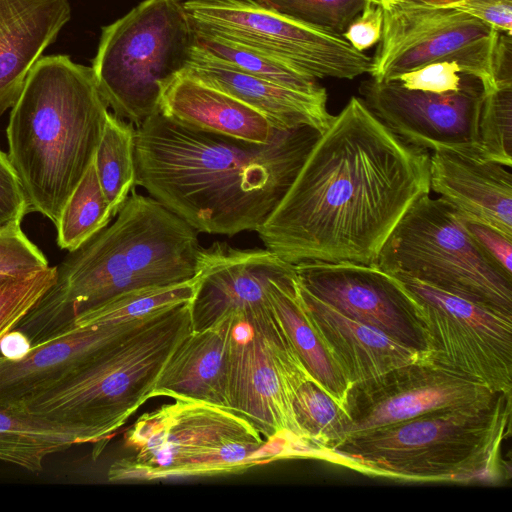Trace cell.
Segmentation results:
<instances>
[{"instance_id":"1","label":"cell","mask_w":512,"mask_h":512,"mask_svg":"<svg viewBox=\"0 0 512 512\" xmlns=\"http://www.w3.org/2000/svg\"><path fill=\"white\" fill-rule=\"evenodd\" d=\"M429 157L352 96L256 232L293 265H374L406 211L430 193Z\"/></svg>"},{"instance_id":"2","label":"cell","mask_w":512,"mask_h":512,"mask_svg":"<svg viewBox=\"0 0 512 512\" xmlns=\"http://www.w3.org/2000/svg\"><path fill=\"white\" fill-rule=\"evenodd\" d=\"M321 135L277 130L265 144L182 126L156 112L135 127L136 185L198 233L257 231Z\"/></svg>"},{"instance_id":"3","label":"cell","mask_w":512,"mask_h":512,"mask_svg":"<svg viewBox=\"0 0 512 512\" xmlns=\"http://www.w3.org/2000/svg\"><path fill=\"white\" fill-rule=\"evenodd\" d=\"M198 232L132 192L116 219L56 265V279L15 329L32 345L69 333L80 313L123 292L197 275Z\"/></svg>"},{"instance_id":"4","label":"cell","mask_w":512,"mask_h":512,"mask_svg":"<svg viewBox=\"0 0 512 512\" xmlns=\"http://www.w3.org/2000/svg\"><path fill=\"white\" fill-rule=\"evenodd\" d=\"M108 113L92 67L67 55L41 57L34 64L6 130L7 155L28 212L57 224L94 160Z\"/></svg>"},{"instance_id":"5","label":"cell","mask_w":512,"mask_h":512,"mask_svg":"<svg viewBox=\"0 0 512 512\" xmlns=\"http://www.w3.org/2000/svg\"><path fill=\"white\" fill-rule=\"evenodd\" d=\"M510 422L511 393H498L349 435L322 458L400 481L495 483Z\"/></svg>"},{"instance_id":"6","label":"cell","mask_w":512,"mask_h":512,"mask_svg":"<svg viewBox=\"0 0 512 512\" xmlns=\"http://www.w3.org/2000/svg\"><path fill=\"white\" fill-rule=\"evenodd\" d=\"M190 302L147 317L112 340L65 383L19 406L79 430L93 444V458H98L115 433L150 399L162 368L192 331Z\"/></svg>"},{"instance_id":"7","label":"cell","mask_w":512,"mask_h":512,"mask_svg":"<svg viewBox=\"0 0 512 512\" xmlns=\"http://www.w3.org/2000/svg\"><path fill=\"white\" fill-rule=\"evenodd\" d=\"M174 400L144 413L127 430L124 445L134 454L111 464L110 482L230 475L296 458L289 446L264 439L228 407Z\"/></svg>"},{"instance_id":"8","label":"cell","mask_w":512,"mask_h":512,"mask_svg":"<svg viewBox=\"0 0 512 512\" xmlns=\"http://www.w3.org/2000/svg\"><path fill=\"white\" fill-rule=\"evenodd\" d=\"M512 317V275L466 230L455 207L422 196L406 211L374 264Z\"/></svg>"},{"instance_id":"9","label":"cell","mask_w":512,"mask_h":512,"mask_svg":"<svg viewBox=\"0 0 512 512\" xmlns=\"http://www.w3.org/2000/svg\"><path fill=\"white\" fill-rule=\"evenodd\" d=\"M193 44L182 0H144L102 27L91 67L112 113L136 127L158 112L161 86L184 69Z\"/></svg>"},{"instance_id":"10","label":"cell","mask_w":512,"mask_h":512,"mask_svg":"<svg viewBox=\"0 0 512 512\" xmlns=\"http://www.w3.org/2000/svg\"><path fill=\"white\" fill-rule=\"evenodd\" d=\"M226 360V406L268 441L289 446L297 458L314 457L299 427L293 398L313 379L268 303L232 312Z\"/></svg>"},{"instance_id":"11","label":"cell","mask_w":512,"mask_h":512,"mask_svg":"<svg viewBox=\"0 0 512 512\" xmlns=\"http://www.w3.org/2000/svg\"><path fill=\"white\" fill-rule=\"evenodd\" d=\"M390 274L408 297L423 335V362L497 393L512 391V317L400 272Z\"/></svg>"},{"instance_id":"12","label":"cell","mask_w":512,"mask_h":512,"mask_svg":"<svg viewBox=\"0 0 512 512\" xmlns=\"http://www.w3.org/2000/svg\"><path fill=\"white\" fill-rule=\"evenodd\" d=\"M184 9L194 31L262 51L316 79L353 80L370 71L371 58L340 33L256 0H187Z\"/></svg>"},{"instance_id":"13","label":"cell","mask_w":512,"mask_h":512,"mask_svg":"<svg viewBox=\"0 0 512 512\" xmlns=\"http://www.w3.org/2000/svg\"><path fill=\"white\" fill-rule=\"evenodd\" d=\"M383 28L369 74L377 82L436 61H455L483 88L495 84L498 31L458 9L406 0L382 6Z\"/></svg>"},{"instance_id":"14","label":"cell","mask_w":512,"mask_h":512,"mask_svg":"<svg viewBox=\"0 0 512 512\" xmlns=\"http://www.w3.org/2000/svg\"><path fill=\"white\" fill-rule=\"evenodd\" d=\"M359 92L374 115L407 143L483 158L479 122L484 89L478 78L466 75L459 90L441 94L409 90L395 80L373 79L363 81Z\"/></svg>"},{"instance_id":"15","label":"cell","mask_w":512,"mask_h":512,"mask_svg":"<svg viewBox=\"0 0 512 512\" xmlns=\"http://www.w3.org/2000/svg\"><path fill=\"white\" fill-rule=\"evenodd\" d=\"M496 394L442 368L415 362L351 387L345 437L433 410L486 400Z\"/></svg>"},{"instance_id":"16","label":"cell","mask_w":512,"mask_h":512,"mask_svg":"<svg viewBox=\"0 0 512 512\" xmlns=\"http://www.w3.org/2000/svg\"><path fill=\"white\" fill-rule=\"evenodd\" d=\"M295 272L298 283L315 297L423 357L425 343L411 303L387 272L351 262H301L295 264Z\"/></svg>"},{"instance_id":"17","label":"cell","mask_w":512,"mask_h":512,"mask_svg":"<svg viewBox=\"0 0 512 512\" xmlns=\"http://www.w3.org/2000/svg\"><path fill=\"white\" fill-rule=\"evenodd\" d=\"M294 274L295 265L266 248L240 249L220 242L200 247L199 285L190 302L192 330H204L233 311L268 303L271 281Z\"/></svg>"},{"instance_id":"18","label":"cell","mask_w":512,"mask_h":512,"mask_svg":"<svg viewBox=\"0 0 512 512\" xmlns=\"http://www.w3.org/2000/svg\"><path fill=\"white\" fill-rule=\"evenodd\" d=\"M146 318L74 329L67 334L32 345L29 352L16 361L0 355V407L22 405L65 383L89 364L112 340Z\"/></svg>"},{"instance_id":"19","label":"cell","mask_w":512,"mask_h":512,"mask_svg":"<svg viewBox=\"0 0 512 512\" xmlns=\"http://www.w3.org/2000/svg\"><path fill=\"white\" fill-rule=\"evenodd\" d=\"M183 71L257 110L277 130L308 126L323 133L334 117L327 109L324 87L303 91L246 74L207 53L195 42Z\"/></svg>"},{"instance_id":"20","label":"cell","mask_w":512,"mask_h":512,"mask_svg":"<svg viewBox=\"0 0 512 512\" xmlns=\"http://www.w3.org/2000/svg\"><path fill=\"white\" fill-rule=\"evenodd\" d=\"M297 287L313 328L351 387L395 368L422 361L418 350L343 315L298 281Z\"/></svg>"},{"instance_id":"21","label":"cell","mask_w":512,"mask_h":512,"mask_svg":"<svg viewBox=\"0 0 512 512\" xmlns=\"http://www.w3.org/2000/svg\"><path fill=\"white\" fill-rule=\"evenodd\" d=\"M430 190L457 211L512 237V174L500 163L439 148L429 157Z\"/></svg>"},{"instance_id":"22","label":"cell","mask_w":512,"mask_h":512,"mask_svg":"<svg viewBox=\"0 0 512 512\" xmlns=\"http://www.w3.org/2000/svg\"><path fill=\"white\" fill-rule=\"evenodd\" d=\"M70 18L68 0H0V115L14 106L30 70Z\"/></svg>"},{"instance_id":"23","label":"cell","mask_w":512,"mask_h":512,"mask_svg":"<svg viewBox=\"0 0 512 512\" xmlns=\"http://www.w3.org/2000/svg\"><path fill=\"white\" fill-rule=\"evenodd\" d=\"M158 112L191 129L268 143L277 132L260 112L183 70L161 86Z\"/></svg>"},{"instance_id":"24","label":"cell","mask_w":512,"mask_h":512,"mask_svg":"<svg viewBox=\"0 0 512 512\" xmlns=\"http://www.w3.org/2000/svg\"><path fill=\"white\" fill-rule=\"evenodd\" d=\"M232 312L212 326L191 331L162 368L150 399L171 397L226 406V360Z\"/></svg>"},{"instance_id":"25","label":"cell","mask_w":512,"mask_h":512,"mask_svg":"<svg viewBox=\"0 0 512 512\" xmlns=\"http://www.w3.org/2000/svg\"><path fill=\"white\" fill-rule=\"evenodd\" d=\"M267 297L313 379L346 412L351 386L310 322L299 295L296 272L272 280Z\"/></svg>"},{"instance_id":"26","label":"cell","mask_w":512,"mask_h":512,"mask_svg":"<svg viewBox=\"0 0 512 512\" xmlns=\"http://www.w3.org/2000/svg\"><path fill=\"white\" fill-rule=\"evenodd\" d=\"M85 443V435L75 428L34 415L21 406L0 407L2 461L39 472L49 454Z\"/></svg>"},{"instance_id":"27","label":"cell","mask_w":512,"mask_h":512,"mask_svg":"<svg viewBox=\"0 0 512 512\" xmlns=\"http://www.w3.org/2000/svg\"><path fill=\"white\" fill-rule=\"evenodd\" d=\"M199 285V277L164 286L129 290L77 315L73 329L119 324L153 315L172 306L190 302ZM71 330V331H72Z\"/></svg>"},{"instance_id":"28","label":"cell","mask_w":512,"mask_h":512,"mask_svg":"<svg viewBox=\"0 0 512 512\" xmlns=\"http://www.w3.org/2000/svg\"><path fill=\"white\" fill-rule=\"evenodd\" d=\"M94 163L115 217L136 186L135 126L109 112Z\"/></svg>"},{"instance_id":"29","label":"cell","mask_w":512,"mask_h":512,"mask_svg":"<svg viewBox=\"0 0 512 512\" xmlns=\"http://www.w3.org/2000/svg\"><path fill=\"white\" fill-rule=\"evenodd\" d=\"M99 183L94 160L64 205L57 228V244L73 251L90 240L113 219Z\"/></svg>"},{"instance_id":"30","label":"cell","mask_w":512,"mask_h":512,"mask_svg":"<svg viewBox=\"0 0 512 512\" xmlns=\"http://www.w3.org/2000/svg\"><path fill=\"white\" fill-rule=\"evenodd\" d=\"M194 42L207 53L246 74L297 90L316 91L322 88L315 77L246 45L197 31H194Z\"/></svg>"},{"instance_id":"31","label":"cell","mask_w":512,"mask_h":512,"mask_svg":"<svg viewBox=\"0 0 512 512\" xmlns=\"http://www.w3.org/2000/svg\"><path fill=\"white\" fill-rule=\"evenodd\" d=\"M296 421L306 436L314 457L323 454L345 438L347 413L314 380L301 384L293 398Z\"/></svg>"},{"instance_id":"32","label":"cell","mask_w":512,"mask_h":512,"mask_svg":"<svg viewBox=\"0 0 512 512\" xmlns=\"http://www.w3.org/2000/svg\"><path fill=\"white\" fill-rule=\"evenodd\" d=\"M479 143L485 160L512 166V82L483 88Z\"/></svg>"},{"instance_id":"33","label":"cell","mask_w":512,"mask_h":512,"mask_svg":"<svg viewBox=\"0 0 512 512\" xmlns=\"http://www.w3.org/2000/svg\"><path fill=\"white\" fill-rule=\"evenodd\" d=\"M55 279V266L27 274L0 276V339L17 327Z\"/></svg>"},{"instance_id":"34","label":"cell","mask_w":512,"mask_h":512,"mask_svg":"<svg viewBox=\"0 0 512 512\" xmlns=\"http://www.w3.org/2000/svg\"><path fill=\"white\" fill-rule=\"evenodd\" d=\"M278 12L324 27L343 32L361 12L366 0H256Z\"/></svg>"},{"instance_id":"35","label":"cell","mask_w":512,"mask_h":512,"mask_svg":"<svg viewBox=\"0 0 512 512\" xmlns=\"http://www.w3.org/2000/svg\"><path fill=\"white\" fill-rule=\"evenodd\" d=\"M47 267V258L23 232L21 223L0 228V276L27 274Z\"/></svg>"},{"instance_id":"36","label":"cell","mask_w":512,"mask_h":512,"mask_svg":"<svg viewBox=\"0 0 512 512\" xmlns=\"http://www.w3.org/2000/svg\"><path fill=\"white\" fill-rule=\"evenodd\" d=\"M466 75L458 63L444 60L402 73L392 80L409 90L441 94L459 90Z\"/></svg>"},{"instance_id":"37","label":"cell","mask_w":512,"mask_h":512,"mask_svg":"<svg viewBox=\"0 0 512 512\" xmlns=\"http://www.w3.org/2000/svg\"><path fill=\"white\" fill-rule=\"evenodd\" d=\"M28 213L27 200L8 155L0 149V228L21 223Z\"/></svg>"},{"instance_id":"38","label":"cell","mask_w":512,"mask_h":512,"mask_svg":"<svg viewBox=\"0 0 512 512\" xmlns=\"http://www.w3.org/2000/svg\"><path fill=\"white\" fill-rule=\"evenodd\" d=\"M458 214L462 224L472 238L487 254L500 264L506 272L512 275V237L503 234L481 221L466 217L459 212Z\"/></svg>"},{"instance_id":"39","label":"cell","mask_w":512,"mask_h":512,"mask_svg":"<svg viewBox=\"0 0 512 512\" xmlns=\"http://www.w3.org/2000/svg\"><path fill=\"white\" fill-rule=\"evenodd\" d=\"M382 28V7L366 1L341 35L355 50L363 52L379 42Z\"/></svg>"},{"instance_id":"40","label":"cell","mask_w":512,"mask_h":512,"mask_svg":"<svg viewBox=\"0 0 512 512\" xmlns=\"http://www.w3.org/2000/svg\"><path fill=\"white\" fill-rule=\"evenodd\" d=\"M444 6L465 12L500 33L512 32V0H457Z\"/></svg>"},{"instance_id":"41","label":"cell","mask_w":512,"mask_h":512,"mask_svg":"<svg viewBox=\"0 0 512 512\" xmlns=\"http://www.w3.org/2000/svg\"><path fill=\"white\" fill-rule=\"evenodd\" d=\"M31 347L30 339L18 329L9 331L0 339V354L12 361L23 358Z\"/></svg>"},{"instance_id":"42","label":"cell","mask_w":512,"mask_h":512,"mask_svg":"<svg viewBox=\"0 0 512 512\" xmlns=\"http://www.w3.org/2000/svg\"><path fill=\"white\" fill-rule=\"evenodd\" d=\"M366 1L382 7L383 5H386L388 3L397 2V1H406V0H366ZM413 1H420V2L434 4V5H448L457 0H413Z\"/></svg>"}]
</instances>
